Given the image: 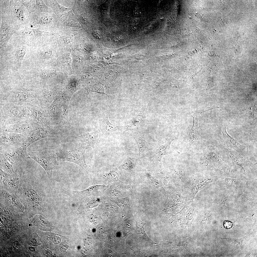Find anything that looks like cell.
<instances>
[{
	"label": "cell",
	"mask_w": 257,
	"mask_h": 257,
	"mask_svg": "<svg viewBox=\"0 0 257 257\" xmlns=\"http://www.w3.org/2000/svg\"><path fill=\"white\" fill-rule=\"evenodd\" d=\"M98 134V132L96 131L85 133L74 138L77 140L87 143L94 149L97 143Z\"/></svg>",
	"instance_id": "obj_8"
},
{
	"label": "cell",
	"mask_w": 257,
	"mask_h": 257,
	"mask_svg": "<svg viewBox=\"0 0 257 257\" xmlns=\"http://www.w3.org/2000/svg\"><path fill=\"white\" fill-rule=\"evenodd\" d=\"M108 115L107 113L99 119L100 130L102 133L106 136L114 132L120 131L123 128L120 125L111 123L109 120Z\"/></svg>",
	"instance_id": "obj_6"
},
{
	"label": "cell",
	"mask_w": 257,
	"mask_h": 257,
	"mask_svg": "<svg viewBox=\"0 0 257 257\" xmlns=\"http://www.w3.org/2000/svg\"><path fill=\"white\" fill-rule=\"evenodd\" d=\"M174 139H173L170 140L165 144L154 150L157 160H161L163 156L168 153L169 151L171 143Z\"/></svg>",
	"instance_id": "obj_11"
},
{
	"label": "cell",
	"mask_w": 257,
	"mask_h": 257,
	"mask_svg": "<svg viewBox=\"0 0 257 257\" xmlns=\"http://www.w3.org/2000/svg\"><path fill=\"white\" fill-rule=\"evenodd\" d=\"M20 179V186L15 195L29 209H39L43 198L37 186L31 180L22 177Z\"/></svg>",
	"instance_id": "obj_1"
},
{
	"label": "cell",
	"mask_w": 257,
	"mask_h": 257,
	"mask_svg": "<svg viewBox=\"0 0 257 257\" xmlns=\"http://www.w3.org/2000/svg\"><path fill=\"white\" fill-rule=\"evenodd\" d=\"M11 112L13 115L17 117H21L23 114L22 110L18 108L13 109L11 110Z\"/></svg>",
	"instance_id": "obj_20"
},
{
	"label": "cell",
	"mask_w": 257,
	"mask_h": 257,
	"mask_svg": "<svg viewBox=\"0 0 257 257\" xmlns=\"http://www.w3.org/2000/svg\"><path fill=\"white\" fill-rule=\"evenodd\" d=\"M30 1H24L23 2V3L25 5L26 7L28 9V10L30 11H31V8H34L35 6V7L36 5H33V4L32 3H31V1H30Z\"/></svg>",
	"instance_id": "obj_23"
},
{
	"label": "cell",
	"mask_w": 257,
	"mask_h": 257,
	"mask_svg": "<svg viewBox=\"0 0 257 257\" xmlns=\"http://www.w3.org/2000/svg\"><path fill=\"white\" fill-rule=\"evenodd\" d=\"M25 48L24 46H18L16 48L15 56L16 61L18 66H20L21 63L25 54Z\"/></svg>",
	"instance_id": "obj_16"
},
{
	"label": "cell",
	"mask_w": 257,
	"mask_h": 257,
	"mask_svg": "<svg viewBox=\"0 0 257 257\" xmlns=\"http://www.w3.org/2000/svg\"><path fill=\"white\" fill-rule=\"evenodd\" d=\"M119 174L115 169H112L105 172L103 174L104 178L111 184L118 183Z\"/></svg>",
	"instance_id": "obj_13"
},
{
	"label": "cell",
	"mask_w": 257,
	"mask_h": 257,
	"mask_svg": "<svg viewBox=\"0 0 257 257\" xmlns=\"http://www.w3.org/2000/svg\"><path fill=\"white\" fill-rule=\"evenodd\" d=\"M132 135L137 143L139 154L140 153H145L152 149V147L138 135L134 133Z\"/></svg>",
	"instance_id": "obj_10"
},
{
	"label": "cell",
	"mask_w": 257,
	"mask_h": 257,
	"mask_svg": "<svg viewBox=\"0 0 257 257\" xmlns=\"http://www.w3.org/2000/svg\"><path fill=\"white\" fill-rule=\"evenodd\" d=\"M146 223L142 221L139 219L138 220L137 228L139 236L141 238L149 242L153 243L154 242L148 237L146 233L144 227V226Z\"/></svg>",
	"instance_id": "obj_15"
},
{
	"label": "cell",
	"mask_w": 257,
	"mask_h": 257,
	"mask_svg": "<svg viewBox=\"0 0 257 257\" xmlns=\"http://www.w3.org/2000/svg\"><path fill=\"white\" fill-rule=\"evenodd\" d=\"M9 30L7 26L5 24L1 25L0 30V40L1 45L5 43L9 39Z\"/></svg>",
	"instance_id": "obj_14"
},
{
	"label": "cell",
	"mask_w": 257,
	"mask_h": 257,
	"mask_svg": "<svg viewBox=\"0 0 257 257\" xmlns=\"http://www.w3.org/2000/svg\"><path fill=\"white\" fill-rule=\"evenodd\" d=\"M14 97L15 100L20 102L26 101L28 98V95L26 93L21 91L16 92H15Z\"/></svg>",
	"instance_id": "obj_18"
},
{
	"label": "cell",
	"mask_w": 257,
	"mask_h": 257,
	"mask_svg": "<svg viewBox=\"0 0 257 257\" xmlns=\"http://www.w3.org/2000/svg\"><path fill=\"white\" fill-rule=\"evenodd\" d=\"M0 202L9 206L15 210L23 211L24 207L14 194L0 189Z\"/></svg>",
	"instance_id": "obj_5"
},
{
	"label": "cell",
	"mask_w": 257,
	"mask_h": 257,
	"mask_svg": "<svg viewBox=\"0 0 257 257\" xmlns=\"http://www.w3.org/2000/svg\"><path fill=\"white\" fill-rule=\"evenodd\" d=\"M107 187L104 185H94L82 191H76V193L77 194L82 196H99L103 194Z\"/></svg>",
	"instance_id": "obj_7"
},
{
	"label": "cell",
	"mask_w": 257,
	"mask_h": 257,
	"mask_svg": "<svg viewBox=\"0 0 257 257\" xmlns=\"http://www.w3.org/2000/svg\"><path fill=\"white\" fill-rule=\"evenodd\" d=\"M223 225L227 229L231 228L233 226L232 223L228 221H225L224 222Z\"/></svg>",
	"instance_id": "obj_24"
},
{
	"label": "cell",
	"mask_w": 257,
	"mask_h": 257,
	"mask_svg": "<svg viewBox=\"0 0 257 257\" xmlns=\"http://www.w3.org/2000/svg\"><path fill=\"white\" fill-rule=\"evenodd\" d=\"M0 167L7 174L13 176H17L14 171L12 165L4 158H0Z\"/></svg>",
	"instance_id": "obj_12"
},
{
	"label": "cell",
	"mask_w": 257,
	"mask_h": 257,
	"mask_svg": "<svg viewBox=\"0 0 257 257\" xmlns=\"http://www.w3.org/2000/svg\"><path fill=\"white\" fill-rule=\"evenodd\" d=\"M197 123L195 120L194 122L193 126L189 133V139L192 143L195 145L197 139Z\"/></svg>",
	"instance_id": "obj_17"
},
{
	"label": "cell",
	"mask_w": 257,
	"mask_h": 257,
	"mask_svg": "<svg viewBox=\"0 0 257 257\" xmlns=\"http://www.w3.org/2000/svg\"><path fill=\"white\" fill-rule=\"evenodd\" d=\"M30 157L41 166L51 179L53 169L57 164L56 155L51 152H41L34 153Z\"/></svg>",
	"instance_id": "obj_3"
},
{
	"label": "cell",
	"mask_w": 257,
	"mask_h": 257,
	"mask_svg": "<svg viewBox=\"0 0 257 257\" xmlns=\"http://www.w3.org/2000/svg\"><path fill=\"white\" fill-rule=\"evenodd\" d=\"M93 35L96 37L99 38L100 37V33L98 31H95L93 33Z\"/></svg>",
	"instance_id": "obj_25"
},
{
	"label": "cell",
	"mask_w": 257,
	"mask_h": 257,
	"mask_svg": "<svg viewBox=\"0 0 257 257\" xmlns=\"http://www.w3.org/2000/svg\"><path fill=\"white\" fill-rule=\"evenodd\" d=\"M34 117L38 120L41 117V113L37 109L31 108L30 109Z\"/></svg>",
	"instance_id": "obj_21"
},
{
	"label": "cell",
	"mask_w": 257,
	"mask_h": 257,
	"mask_svg": "<svg viewBox=\"0 0 257 257\" xmlns=\"http://www.w3.org/2000/svg\"><path fill=\"white\" fill-rule=\"evenodd\" d=\"M52 136L47 131L43 130H41L32 134L26 140L22 146L26 149L30 144L39 139Z\"/></svg>",
	"instance_id": "obj_9"
},
{
	"label": "cell",
	"mask_w": 257,
	"mask_h": 257,
	"mask_svg": "<svg viewBox=\"0 0 257 257\" xmlns=\"http://www.w3.org/2000/svg\"><path fill=\"white\" fill-rule=\"evenodd\" d=\"M233 47L236 53H239L241 52L242 50V48L240 43L237 41L236 44L234 45Z\"/></svg>",
	"instance_id": "obj_22"
},
{
	"label": "cell",
	"mask_w": 257,
	"mask_h": 257,
	"mask_svg": "<svg viewBox=\"0 0 257 257\" xmlns=\"http://www.w3.org/2000/svg\"><path fill=\"white\" fill-rule=\"evenodd\" d=\"M20 183L18 176L9 175L0 169V189L15 194L19 188Z\"/></svg>",
	"instance_id": "obj_4"
},
{
	"label": "cell",
	"mask_w": 257,
	"mask_h": 257,
	"mask_svg": "<svg viewBox=\"0 0 257 257\" xmlns=\"http://www.w3.org/2000/svg\"><path fill=\"white\" fill-rule=\"evenodd\" d=\"M15 9V12L16 17L21 21H23L24 16L22 10L18 7H16Z\"/></svg>",
	"instance_id": "obj_19"
},
{
	"label": "cell",
	"mask_w": 257,
	"mask_h": 257,
	"mask_svg": "<svg viewBox=\"0 0 257 257\" xmlns=\"http://www.w3.org/2000/svg\"><path fill=\"white\" fill-rule=\"evenodd\" d=\"M85 148L80 147L67 151H60L56 153L57 161L74 163L87 172L88 169L85 158Z\"/></svg>",
	"instance_id": "obj_2"
}]
</instances>
